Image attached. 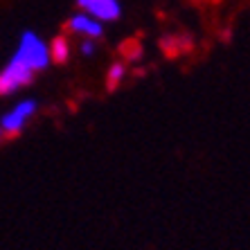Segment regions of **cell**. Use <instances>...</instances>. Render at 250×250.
Returning a JSON list of instances; mask_svg holds the SVG:
<instances>
[{"label":"cell","mask_w":250,"mask_h":250,"mask_svg":"<svg viewBox=\"0 0 250 250\" xmlns=\"http://www.w3.org/2000/svg\"><path fill=\"white\" fill-rule=\"evenodd\" d=\"M2 138H7V133L2 131V126H0V140H2Z\"/></svg>","instance_id":"obj_10"},{"label":"cell","mask_w":250,"mask_h":250,"mask_svg":"<svg viewBox=\"0 0 250 250\" xmlns=\"http://www.w3.org/2000/svg\"><path fill=\"white\" fill-rule=\"evenodd\" d=\"M14 57H18L25 65H29V68L34 70V72H41V70H45L47 65L52 63L47 43L43 41L36 32H29V29L21 34V39H18V47H16V52H14Z\"/></svg>","instance_id":"obj_1"},{"label":"cell","mask_w":250,"mask_h":250,"mask_svg":"<svg viewBox=\"0 0 250 250\" xmlns=\"http://www.w3.org/2000/svg\"><path fill=\"white\" fill-rule=\"evenodd\" d=\"M50 59L57 61V63H65L70 57V41L65 36H57L52 43H50Z\"/></svg>","instance_id":"obj_6"},{"label":"cell","mask_w":250,"mask_h":250,"mask_svg":"<svg viewBox=\"0 0 250 250\" xmlns=\"http://www.w3.org/2000/svg\"><path fill=\"white\" fill-rule=\"evenodd\" d=\"M86 2H88V0H77V5H79V7H83Z\"/></svg>","instance_id":"obj_9"},{"label":"cell","mask_w":250,"mask_h":250,"mask_svg":"<svg viewBox=\"0 0 250 250\" xmlns=\"http://www.w3.org/2000/svg\"><path fill=\"white\" fill-rule=\"evenodd\" d=\"M82 9L93 18H97L99 23H113L122 16V2L120 0H88Z\"/></svg>","instance_id":"obj_5"},{"label":"cell","mask_w":250,"mask_h":250,"mask_svg":"<svg viewBox=\"0 0 250 250\" xmlns=\"http://www.w3.org/2000/svg\"><path fill=\"white\" fill-rule=\"evenodd\" d=\"M126 77V65L124 63H113L108 68V88H117Z\"/></svg>","instance_id":"obj_7"},{"label":"cell","mask_w":250,"mask_h":250,"mask_svg":"<svg viewBox=\"0 0 250 250\" xmlns=\"http://www.w3.org/2000/svg\"><path fill=\"white\" fill-rule=\"evenodd\" d=\"M36 108H39L36 99H23V102H18L12 111L0 117V126H2V131H5L7 135L21 133V131L27 126L29 120L34 117Z\"/></svg>","instance_id":"obj_3"},{"label":"cell","mask_w":250,"mask_h":250,"mask_svg":"<svg viewBox=\"0 0 250 250\" xmlns=\"http://www.w3.org/2000/svg\"><path fill=\"white\" fill-rule=\"evenodd\" d=\"M79 52H82L83 57H93V54L97 52V41H95V39H83V41L79 43Z\"/></svg>","instance_id":"obj_8"},{"label":"cell","mask_w":250,"mask_h":250,"mask_svg":"<svg viewBox=\"0 0 250 250\" xmlns=\"http://www.w3.org/2000/svg\"><path fill=\"white\" fill-rule=\"evenodd\" d=\"M68 29L77 36H83V39H95L97 41L99 36L104 34V23H99L97 18H93L88 12H77L70 16L68 21Z\"/></svg>","instance_id":"obj_4"},{"label":"cell","mask_w":250,"mask_h":250,"mask_svg":"<svg viewBox=\"0 0 250 250\" xmlns=\"http://www.w3.org/2000/svg\"><path fill=\"white\" fill-rule=\"evenodd\" d=\"M36 72L25 65L18 57H12L9 63L0 70V95H12L34 82Z\"/></svg>","instance_id":"obj_2"}]
</instances>
